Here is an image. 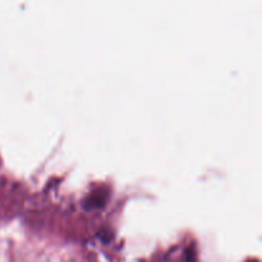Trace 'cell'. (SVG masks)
<instances>
[{
  "mask_svg": "<svg viewBox=\"0 0 262 262\" xmlns=\"http://www.w3.org/2000/svg\"><path fill=\"white\" fill-rule=\"evenodd\" d=\"M104 202H105V194L102 193L101 189H97V191L92 192V193L89 194L87 199L84 200V205H87L89 207L101 206Z\"/></svg>",
  "mask_w": 262,
  "mask_h": 262,
  "instance_id": "6da1fadb",
  "label": "cell"
},
{
  "mask_svg": "<svg viewBox=\"0 0 262 262\" xmlns=\"http://www.w3.org/2000/svg\"><path fill=\"white\" fill-rule=\"evenodd\" d=\"M247 262H258L257 260H250V261H247Z\"/></svg>",
  "mask_w": 262,
  "mask_h": 262,
  "instance_id": "7a4b0ae2",
  "label": "cell"
}]
</instances>
